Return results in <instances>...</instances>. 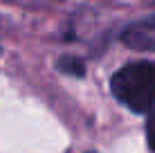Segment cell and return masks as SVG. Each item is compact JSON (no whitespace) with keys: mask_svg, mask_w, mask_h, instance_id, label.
<instances>
[{"mask_svg":"<svg viewBox=\"0 0 155 153\" xmlns=\"http://www.w3.org/2000/svg\"><path fill=\"white\" fill-rule=\"evenodd\" d=\"M56 68H58V72H63L68 77H77V79L85 77V63L81 59H77V56H61L56 61Z\"/></svg>","mask_w":155,"mask_h":153,"instance_id":"cell-3","label":"cell"},{"mask_svg":"<svg viewBox=\"0 0 155 153\" xmlns=\"http://www.w3.org/2000/svg\"><path fill=\"white\" fill-rule=\"evenodd\" d=\"M110 90L133 113L155 108V61H135L117 70L110 79Z\"/></svg>","mask_w":155,"mask_h":153,"instance_id":"cell-1","label":"cell"},{"mask_svg":"<svg viewBox=\"0 0 155 153\" xmlns=\"http://www.w3.org/2000/svg\"><path fill=\"white\" fill-rule=\"evenodd\" d=\"M146 140H148V149L155 151V113H151L146 122Z\"/></svg>","mask_w":155,"mask_h":153,"instance_id":"cell-4","label":"cell"},{"mask_svg":"<svg viewBox=\"0 0 155 153\" xmlns=\"http://www.w3.org/2000/svg\"><path fill=\"white\" fill-rule=\"evenodd\" d=\"M121 41L133 50L155 52V16L128 25L124 34H121Z\"/></svg>","mask_w":155,"mask_h":153,"instance_id":"cell-2","label":"cell"}]
</instances>
